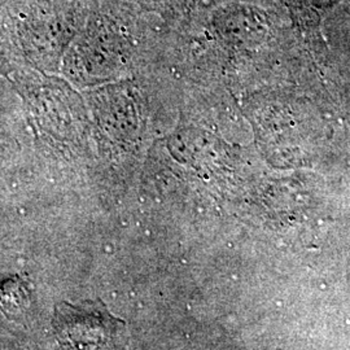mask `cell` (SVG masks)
Segmentation results:
<instances>
[{
    "label": "cell",
    "instance_id": "obj_1",
    "mask_svg": "<svg viewBox=\"0 0 350 350\" xmlns=\"http://www.w3.org/2000/svg\"><path fill=\"white\" fill-rule=\"evenodd\" d=\"M122 325L98 301L60 304L53 321L63 350H121Z\"/></svg>",
    "mask_w": 350,
    "mask_h": 350
}]
</instances>
